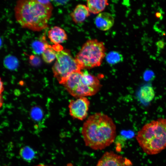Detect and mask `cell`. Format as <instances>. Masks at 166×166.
Instances as JSON below:
<instances>
[{
	"mask_svg": "<svg viewBox=\"0 0 166 166\" xmlns=\"http://www.w3.org/2000/svg\"><path fill=\"white\" fill-rule=\"evenodd\" d=\"M81 133L85 145L94 150H101L110 145L116 136V126L108 115L95 113L84 122Z\"/></svg>",
	"mask_w": 166,
	"mask_h": 166,
	"instance_id": "obj_1",
	"label": "cell"
},
{
	"mask_svg": "<svg viewBox=\"0 0 166 166\" xmlns=\"http://www.w3.org/2000/svg\"><path fill=\"white\" fill-rule=\"evenodd\" d=\"M53 9L51 3L44 4L37 0H20L15 6V16L22 27L39 31L47 27Z\"/></svg>",
	"mask_w": 166,
	"mask_h": 166,
	"instance_id": "obj_2",
	"label": "cell"
},
{
	"mask_svg": "<svg viewBox=\"0 0 166 166\" xmlns=\"http://www.w3.org/2000/svg\"><path fill=\"white\" fill-rule=\"evenodd\" d=\"M136 138L143 151L155 155L166 148V119L159 118L144 125Z\"/></svg>",
	"mask_w": 166,
	"mask_h": 166,
	"instance_id": "obj_3",
	"label": "cell"
},
{
	"mask_svg": "<svg viewBox=\"0 0 166 166\" xmlns=\"http://www.w3.org/2000/svg\"><path fill=\"white\" fill-rule=\"evenodd\" d=\"M62 84L71 95L77 98L93 95L101 86L98 78L86 70L73 73Z\"/></svg>",
	"mask_w": 166,
	"mask_h": 166,
	"instance_id": "obj_4",
	"label": "cell"
},
{
	"mask_svg": "<svg viewBox=\"0 0 166 166\" xmlns=\"http://www.w3.org/2000/svg\"><path fill=\"white\" fill-rule=\"evenodd\" d=\"M104 43L95 39L87 41L75 59L81 69H89L101 65L105 56Z\"/></svg>",
	"mask_w": 166,
	"mask_h": 166,
	"instance_id": "obj_5",
	"label": "cell"
},
{
	"mask_svg": "<svg viewBox=\"0 0 166 166\" xmlns=\"http://www.w3.org/2000/svg\"><path fill=\"white\" fill-rule=\"evenodd\" d=\"M56 61L52 70L60 84H62L73 73L82 70L69 50L59 49L56 51Z\"/></svg>",
	"mask_w": 166,
	"mask_h": 166,
	"instance_id": "obj_6",
	"label": "cell"
},
{
	"mask_svg": "<svg viewBox=\"0 0 166 166\" xmlns=\"http://www.w3.org/2000/svg\"><path fill=\"white\" fill-rule=\"evenodd\" d=\"M90 101L86 97L71 100L69 108L70 115L73 118L82 121L87 117Z\"/></svg>",
	"mask_w": 166,
	"mask_h": 166,
	"instance_id": "obj_7",
	"label": "cell"
},
{
	"mask_svg": "<svg viewBox=\"0 0 166 166\" xmlns=\"http://www.w3.org/2000/svg\"><path fill=\"white\" fill-rule=\"evenodd\" d=\"M130 160L113 151L106 152L99 160L96 166H131Z\"/></svg>",
	"mask_w": 166,
	"mask_h": 166,
	"instance_id": "obj_8",
	"label": "cell"
},
{
	"mask_svg": "<svg viewBox=\"0 0 166 166\" xmlns=\"http://www.w3.org/2000/svg\"><path fill=\"white\" fill-rule=\"evenodd\" d=\"M114 19L113 16L108 12H101L96 17L94 23L97 27L102 31H106L113 26Z\"/></svg>",
	"mask_w": 166,
	"mask_h": 166,
	"instance_id": "obj_9",
	"label": "cell"
},
{
	"mask_svg": "<svg viewBox=\"0 0 166 166\" xmlns=\"http://www.w3.org/2000/svg\"><path fill=\"white\" fill-rule=\"evenodd\" d=\"M90 13L87 6L79 4L71 13L70 16L75 23L79 24L83 22L90 15Z\"/></svg>",
	"mask_w": 166,
	"mask_h": 166,
	"instance_id": "obj_10",
	"label": "cell"
},
{
	"mask_svg": "<svg viewBox=\"0 0 166 166\" xmlns=\"http://www.w3.org/2000/svg\"><path fill=\"white\" fill-rule=\"evenodd\" d=\"M48 37L50 41L57 45L62 43L67 39L65 30L61 27L55 26L48 32Z\"/></svg>",
	"mask_w": 166,
	"mask_h": 166,
	"instance_id": "obj_11",
	"label": "cell"
},
{
	"mask_svg": "<svg viewBox=\"0 0 166 166\" xmlns=\"http://www.w3.org/2000/svg\"><path fill=\"white\" fill-rule=\"evenodd\" d=\"M108 4L106 0H89L86 6L90 12L96 14L101 13Z\"/></svg>",
	"mask_w": 166,
	"mask_h": 166,
	"instance_id": "obj_12",
	"label": "cell"
},
{
	"mask_svg": "<svg viewBox=\"0 0 166 166\" xmlns=\"http://www.w3.org/2000/svg\"><path fill=\"white\" fill-rule=\"evenodd\" d=\"M138 96L141 101L145 103H149L154 98L155 91L152 86L149 85H145L140 89Z\"/></svg>",
	"mask_w": 166,
	"mask_h": 166,
	"instance_id": "obj_13",
	"label": "cell"
},
{
	"mask_svg": "<svg viewBox=\"0 0 166 166\" xmlns=\"http://www.w3.org/2000/svg\"><path fill=\"white\" fill-rule=\"evenodd\" d=\"M49 45L45 37L43 36L42 38L36 40L32 43L31 47L33 52L36 54H42Z\"/></svg>",
	"mask_w": 166,
	"mask_h": 166,
	"instance_id": "obj_14",
	"label": "cell"
},
{
	"mask_svg": "<svg viewBox=\"0 0 166 166\" xmlns=\"http://www.w3.org/2000/svg\"><path fill=\"white\" fill-rule=\"evenodd\" d=\"M56 51L52 47L49 45L42 54L43 60L45 62L50 63L56 58Z\"/></svg>",
	"mask_w": 166,
	"mask_h": 166,
	"instance_id": "obj_15",
	"label": "cell"
},
{
	"mask_svg": "<svg viewBox=\"0 0 166 166\" xmlns=\"http://www.w3.org/2000/svg\"><path fill=\"white\" fill-rule=\"evenodd\" d=\"M18 61L15 56L9 54L4 58L3 65L6 69L11 70H15L18 66Z\"/></svg>",
	"mask_w": 166,
	"mask_h": 166,
	"instance_id": "obj_16",
	"label": "cell"
},
{
	"mask_svg": "<svg viewBox=\"0 0 166 166\" xmlns=\"http://www.w3.org/2000/svg\"><path fill=\"white\" fill-rule=\"evenodd\" d=\"M107 62L110 64H117L122 61L123 57L122 55L116 51H110L105 56Z\"/></svg>",
	"mask_w": 166,
	"mask_h": 166,
	"instance_id": "obj_17",
	"label": "cell"
},
{
	"mask_svg": "<svg viewBox=\"0 0 166 166\" xmlns=\"http://www.w3.org/2000/svg\"><path fill=\"white\" fill-rule=\"evenodd\" d=\"M20 156L24 160L30 161L34 157L35 153L34 151L28 146H26L22 148L19 152Z\"/></svg>",
	"mask_w": 166,
	"mask_h": 166,
	"instance_id": "obj_18",
	"label": "cell"
},
{
	"mask_svg": "<svg viewBox=\"0 0 166 166\" xmlns=\"http://www.w3.org/2000/svg\"><path fill=\"white\" fill-rule=\"evenodd\" d=\"M31 114L32 117L35 121L40 120L42 116V110L39 108L35 107L31 110Z\"/></svg>",
	"mask_w": 166,
	"mask_h": 166,
	"instance_id": "obj_19",
	"label": "cell"
},
{
	"mask_svg": "<svg viewBox=\"0 0 166 166\" xmlns=\"http://www.w3.org/2000/svg\"><path fill=\"white\" fill-rule=\"evenodd\" d=\"M30 63L33 65H38L40 62V60L38 57L35 56L31 57L30 58Z\"/></svg>",
	"mask_w": 166,
	"mask_h": 166,
	"instance_id": "obj_20",
	"label": "cell"
},
{
	"mask_svg": "<svg viewBox=\"0 0 166 166\" xmlns=\"http://www.w3.org/2000/svg\"><path fill=\"white\" fill-rule=\"evenodd\" d=\"M156 45L158 48L162 49L164 47L165 45V43L163 41L160 40L157 42Z\"/></svg>",
	"mask_w": 166,
	"mask_h": 166,
	"instance_id": "obj_21",
	"label": "cell"
},
{
	"mask_svg": "<svg viewBox=\"0 0 166 166\" xmlns=\"http://www.w3.org/2000/svg\"><path fill=\"white\" fill-rule=\"evenodd\" d=\"M55 5H60L64 4L66 3L68 1H53Z\"/></svg>",
	"mask_w": 166,
	"mask_h": 166,
	"instance_id": "obj_22",
	"label": "cell"
},
{
	"mask_svg": "<svg viewBox=\"0 0 166 166\" xmlns=\"http://www.w3.org/2000/svg\"><path fill=\"white\" fill-rule=\"evenodd\" d=\"M156 16L158 18L161 19L162 18V15L159 12H157L156 14Z\"/></svg>",
	"mask_w": 166,
	"mask_h": 166,
	"instance_id": "obj_23",
	"label": "cell"
},
{
	"mask_svg": "<svg viewBox=\"0 0 166 166\" xmlns=\"http://www.w3.org/2000/svg\"><path fill=\"white\" fill-rule=\"evenodd\" d=\"M0 82H1L0 93H1L2 92H3V90L4 88H3V84L1 80Z\"/></svg>",
	"mask_w": 166,
	"mask_h": 166,
	"instance_id": "obj_24",
	"label": "cell"
},
{
	"mask_svg": "<svg viewBox=\"0 0 166 166\" xmlns=\"http://www.w3.org/2000/svg\"><path fill=\"white\" fill-rule=\"evenodd\" d=\"M65 166H74L71 163H69L68 164Z\"/></svg>",
	"mask_w": 166,
	"mask_h": 166,
	"instance_id": "obj_25",
	"label": "cell"
},
{
	"mask_svg": "<svg viewBox=\"0 0 166 166\" xmlns=\"http://www.w3.org/2000/svg\"><path fill=\"white\" fill-rule=\"evenodd\" d=\"M35 166H47V165H45L42 164H39L36 165Z\"/></svg>",
	"mask_w": 166,
	"mask_h": 166,
	"instance_id": "obj_26",
	"label": "cell"
},
{
	"mask_svg": "<svg viewBox=\"0 0 166 166\" xmlns=\"http://www.w3.org/2000/svg\"></svg>",
	"mask_w": 166,
	"mask_h": 166,
	"instance_id": "obj_27",
	"label": "cell"
}]
</instances>
